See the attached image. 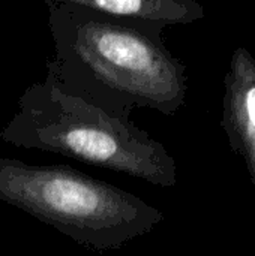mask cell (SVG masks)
<instances>
[{
    "mask_svg": "<svg viewBox=\"0 0 255 256\" xmlns=\"http://www.w3.org/2000/svg\"><path fill=\"white\" fill-rule=\"evenodd\" d=\"M45 3L54 42L47 75L63 90L123 118L137 108L174 116L185 105L186 68L165 46L164 26Z\"/></svg>",
    "mask_w": 255,
    "mask_h": 256,
    "instance_id": "1",
    "label": "cell"
},
{
    "mask_svg": "<svg viewBox=\"0 0 255 256\" xmlns=\"http://www.w3.org/2000/svg\"><path fill=\"white\" fill-rule=\"evenodd\" d=\"M93 9L117 18L138 22L174 26L192 24L204 18L206 10L197 0H50Z\"/></svg>",
    "mask_w": 255,
    "mask_h": 256,
    "instance_id": "5",
    "label": "cell"
},
{
    "mask_svg": "<svg viewBox=\"0 0 255 256\" xmlns=\"http://www.w3.org/2000/svg\"><path fill=\"white\" fill-rule=\"evenodd\" d=\"M221 126L230 148L245 162L255 190V58L239 46L224 78Z\"/></svg>",
    "mask_w": 255,
    "mask_h": 256,
    "instance_id": "4",
    "label": "cell"
},
{
    "mask_svg": "<svg viewBox=\"0 0 255 256\" xmlns=\"http://www.w3.org/2000/svg\"><path fill=\"white\" fill-rule=\"evenodd\" d=\"M0 201L93 250L120 249L164 219L140 196L71 166L8 158H0Z\"/></svg>",
    "mask_w": 255,
    "mask_h": 256,
    "instance_id": "3",
    "label": "cell"
},
{
    "mask_svg": "<svg viewBox=\"0 0 255 256\" xmlns=\"http://www.w3.org/2000/svg\"><path fill=\"white\" fill-rule=\"evenodd\" d=\"M0 138L15 147L62 154L153 186L177 183L176 160L164 144L131 118L63 90L48 75L24 90Z\"/></svg>",
    "mask_w": 255,
    "mask_h": 256,
    "instance_id": "2",
    "label": "cell"
}]
</instances>
